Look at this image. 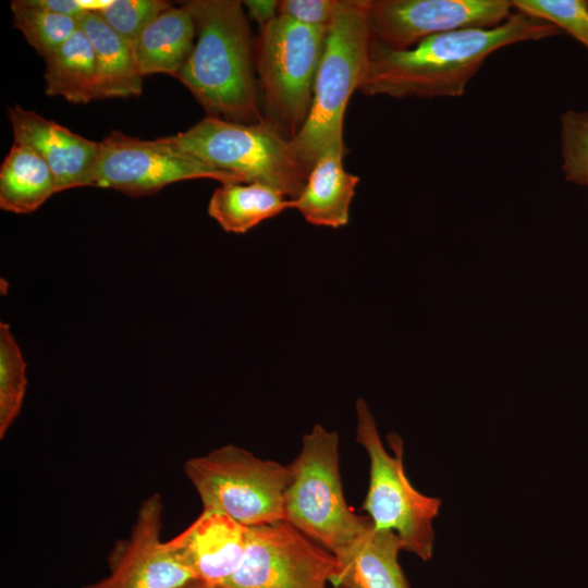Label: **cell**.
Segmentation results:
<instances>
[{
    "label": "cell",
    "instance_id": "4fadbf2b",
    "mask_svg": "<svg viewBox=\"0 0 588 588\" xmlns=\"http://www.w3.org/2000/svg\"><path fill=\"white\" fill-rule=\"evenodd\" d=\"M248 532L249 527L230 516L203 510L186 529L166 543L196 580L221 587L243 559Z\"/></svg>",
    "mask_w": 588,
    "mask_h": 588
},
{
    "label": "cell",
    "instance_id": "7a4b0ae2",
    "mask_svg": "<svg viewBox=\"0 0 588 588\" xmlns=\"http://www.w3.org/2000/svg\"><path fill=\"white\" fill-rule=\"evenodd\" d=\"M196 24V44L176 78L206 117L243 124L264 123L256 77V45L243 2H186Z\"/></svg>",
    "mask_w": 588,
    "mask_h": 588
},
{
    "label": "cell",
    "instance_id": "9c48e42d",
    "mask_svg": "<svg viewBox=\"0 0 588 588\" xmlns=\"http://www.w3.org/2000/svg\"><path fill=\"white\" fill-rule=\"evenodd\" d=\"M211 179L245 183L236 173L217 169L164 143L139 139L113 131L99 143L93 170L94 186L113 188L132 197L151 195L168 184Z\"/></svg>",
    "mask_w": 588,
    "mask_h": 588
},
{
    "label": "cell",
    "instance_id": "4316f807",
    "mask_svg": "<svg viewBox=\"0 0 588 588\" xmlns=\"http://www.w3.org/2000/svg\"><path fill=\"white\" fill-rule=\"evenodd\" d=\"M338 3L339 0H281L279 15L308 26L328 27Z\"/></svg>",
    "mask_w": 588,
    "mask_h": 588
},
{
    "label": "cell",
    "instance_id": "f546056e",
    "mask_svg": "<svg viewBox=\"0 0 588 588\" xmlns=\"http://www.w3.org/2000/svg\"><path fill=\"white\" fill-rule=\"evenodd\" d=\"M177 588H220V587H216V586H209V585H206L204 583H200L198 580H192V581H188Z\"/></svg>",
    "mask_w": 588,
    "mask_h": 588
},
{
    "label": "cell",
    "instance_id": "7c38bea8",
    "mask_svg": "<svg viewBox=\"0 0 588 588\" xmlns=\"http://www.w3.org/2000/svg\"><path fill=\"white\" fill-rule=\"evenodd\" d=\"M163 502L159 493L139 505L131 534L108 555L109 574L81 588H177L196 580L161 540Z\"/></svg>",
    "mask_w": 588,
    "mask_h": 588
},
{
    "label": "cell",
    "instance_id": "ac0fdd59",
    "mask_svg": "<svg viewBox=\"0 0 588 588\" xmlns=\"http://www.w3.org/2000/svg\"><path fill=\"white\" fill-rule=\"evenodd\" d=\"M397 535L371 524L340 567L334 586L346 588H409L399 562Z\"/></svg>",
    "mask_w": 588,
    "mask_h": 588
},
{
    "label": "cell",
    "instance_id": "cb8c5ba5",
    "mask_svg": "<svg viewBox=\"0 0 588 588\" xmlns=\"http://www.w3.org/2000/svg\"><path fill=\"white\" fill-rule=\"evenodd\" d=\"M560 120L564 176L588 187V110H566Z\"/></svg>",
    "mask_w": 588,
    "mask_h": 588
},
{
    "label": "cell",
    "instance_id": "7402d4cb",
    "mask_svg": "<svg viewBox=\"0 0 588 588\" xmlns=\"http://www.w3.org/2000/svg\"><path fill=\"white\" fill-rule=\"evenodd\" d=\"M11 10L14 27L44 59L79 29L77 19L46 10L34 0H14Z\"/></svg>",
    "mask_w": 588,
    "mask_h": 588
},
{
    "label": "cell",
    "instance_id": "ffe728a7",
    "mask_svg": "<svg viewBox=\"0 0 588 588\" xmlns=\"http://www.w3.org/2000/svg\"><path fill=\"white\" fill-rule=\"evenodd\" d=\"M292 208L282 192L259 183H223L208 204V215L226 232L246 233Z\"/></svg>",
    "mask_w": 588,
    "mask_h": 588
},
{
    "label": "cell",
    "instance_id": "5bb4252c",
    "mask_svg": "<svg viewBox=\"0 0 588 588\" xmlns=\"http://www.w3.org/2000/svg\"><path fill=\"white\" fill-rule=\"evenodd\" d=\"M13 142L34 149L51 169L58 192L94 186L93 170L99 143L20 106L9 107Z\"/></svg>",
    "mask_w": 588,
    "mask_h": 588
},
{
    "label": "cell",
    "instance_id": "44dd1931",
    "mask_svg": "<svg viewBox=\"0 0 588 588\" xmlns=\"http://www.w3.org/2000/svg\"><path fill=\"white\" fill-rule=\"evenodd\" d=\"M46 94L62 96L73 103L98 99V77L94 48L79 29L45 58Z\"/></svg>",
    "mask_w": 588,
    "mask_h": 588
},
{
    "label": "cell",
    "instance_id": "e0dca14e",
    "mask_svg": "<svg viewBox=\"0 0 588 588\" xmlns=\"http://www.w3.org/2000/svg\"><path fill=\"white\" fill-rule=\"evenodd\" d=\"M78 23L94 48L98 99L140 95L144 76L138 68L134 46L113 30L97 13H84Z\"/></svg>",
    "mask_w": 588,
    "mask_h": 588
},
{
    "label": "cell",
    "instance_id": "603a6c76",
    "mask_svg": "<svg viewBox=\"0 0 588 588\" xmlns=\"http://www.w3.org/2000/svg\"><path fill=\"white\" fill-rule=\"evenodd\" d=\"M26 363L11 333L10 326L0 322V438L15 421L26 392Z\"/></svg>",
    "mask_w": 588,
    "mask_h": 588
},
{
    "label": "cell",
    "instance_id": "277c9868",
    "mask_svg": "<svg viewBox=\"0 0 588 588\" xmlns=\"http://www.w3.org/2000/svg\"><path fill=\"white\" fill-rule=\"evenodd\" d=\"M284 519L314 540L342 565L372 524L347 505L340 475L339 434L321 425L305 433L290 464Z\"/></svg>",
    "mask_w": 588,
    "mask_h": 588
},
{
    "label": "cell",
    "instance_id": "d4e9b609",
    "mask_svg": "<svg viewBox=\"0 0 588 588\" xmlns=\"http://www.w3.org/2000/svg\"><path fill=\"white\" fill-rule=\"evenodd\" d=\"M514 10L553 24L588 50L587 0H513Z\"/></svg>",
    "mask_w": 588,
    "mask_h": 588
},
{
    "label": "cell",
    "instance_id": "6da1fadb",
    "mask_svg": "<svg viewBox=\"0 0 588 588\" xmlns=\"http://www.w3.org/2000/svg\"><path fill=\"white\" fill-rule=\"evenodd\" d=\"M561 33L553 24L515 10L495 27L436 35L404 50L389 49L371 39L358 90L393 98L460 97L493 52Z\"/></svg>",
    "mask_w": 588,
    "mask_h": 588
},
{
    "label": "cell",
    "instance_id": "5b68a950",
    "mask_svg": "<svg viewBox=\"0 0 588 588\" xmlns=\"http://www.w3.org/2000/svg\"><path fill=\"white\" fill-rule=\"evenodd\" d=\"M327 34L328 27L284 15L260 28L256 71L264 120L287 140L298 135L309 115Z\"/></svg>",
    "mask_w": 588,
    "mask_h": 588
},
{
    "label": "cell",
    "instance_id": "4dcf8cb0",
    "mask_svg": "<svg viewBox=\"0 0 588 588\" xmlns=\"http://www.w3.org/2000/svg\"><path fill=\"white\" fill-rule=\"evenodd\" d=\"M334 588H346V587H343V586H334Z\"/></svg>",
    "mask_w": 588,
    "mask_h": 588
},
{
    "label": "cell",
    "instance_id": "f1b7e54d",
    "mask_svg": "<svg viewBox=\"0 0 588 588\" xmlns=\"http://www.w3.org/2000/svg\"><path fill=\"white\" fill-rule=\"evenodd\" d=\"M34 2L46 10L77 20L87 12L77 0H34Z\"/></svg>",
    "mask_w": 588,
    "mask_h": 588
},
{
    "label": "cell",
    "instance_id": "8fae6325",
    "mask_svg": "<svg viewBox=\"0 0 588 588\" xmlns=\"http://www.w3.org/2000/svg\"><path fill=\"white\" fill-rule=\"evenodd\" d=\"M371 39L393 50L440 34L490 28L513 14L507 0H366Z\"/></svg>",
    "mask_w": 588,
    "mask_h": 588
},
{
    "label": "cell",
    "instance_id": "83f0119b",
    "mask_svg": "<svg viewBox=\"0 0 588 588\" xmlns=\"http://www.w3.org/2000/svg\"><path fill=\"white\" fill-rule=\"evenodd\" d=\"M243 5L247 9V15L256 21L260 25V28L279 15V1L246 0L243 1Z\"/></svg>",
    "mask_w": 588,
    "mask_h": 588
},
{
    "label": "cell",
    "instance_id": "d6986e66",
    "mask_svg": "<svg viewBox=\"0 0 588 588\" xmlns=\"http://www.w3.org/2000/svg\"><path fill=\"white\" fill-rule=\"evenodd\" d=\"M58 193L56 177L30 147L13 142L0 168V208L25 215Z\"/></svg>",
    "mask_w": 588,
    "mask_h": 588
},
{
    "label": "cell",
    "instance_id": "8992f818",
    "mask_svg": "<svg viewBox=\"0 0 588 588\" xmlns=\"http://www.w3.org/2000/svg\"><path fill=\"white\" fill-rule=\"evenodd\" d=\"M164 143L217 169L282 192L302 193L309 172L291 140L264 123L243 124L206 117L185 132L160 137Z\"/></svg>",
    "mask_w": 588,
    "mask_h": 588
},
{
    "label": "cell",
    "instance_id": "ba28073f",
    "mask_svg": "<svg viewBox=\"0 0 588 588\" xmlns=\"http://www.w3.org/2000/svg\"><path fill=\"white\" fill-rule=\"evenodd\" d=\"M184 473L197 491L203 510L223 513L246 527L284 519L290 465L226 444L187 460Z\"/></svg>",
    "mask_w": 588,
    "mask_h": 588
},
{
    "label": "cell",
    "instance_id": "52a82bcc",
    "mask_svg": "<svg viewBox=\"0 0 588 588\" xmlns=\"http://www.w3.org/2000/svg\"><path fill=\"white\" fill-rule=\"evenodd\" d=\"M356 441L369 457V485L364 510L377 529L391 530L400 538L403 550L422 561L432 558L433 519L441 500L419 492L407 478L403 465V441L394 432L387 439L391 454L383 445L365 400L356 402Z\"/></svg>",
    "mask_w": 588,
    "mask_h": 588
},
{
    "label": "cell",
    "instance_id": "30bf717a",
    "mask_svg": "<svg viewBox=\"0 0 588 588\" xmlns=\"http://www.w3.org/2000/svg\"><path fill=\"white\" fill-rule=\"evenodd\" d=\"M336 558L285 519L249 527L243 559L220 588H327Z\"/></svg>",
    "mask_w": 588,
    "mask_h": 588
},
{
    "label": "cell",
    "instance_id": "2e32d148",
    "mask_svg": "<svg viewBox=\"0 0 588 588\" xmlns=\"http://www.w3.org/2000/svg\"><path fill=\"white\" fill-rule=\"evenodd\" d=\"M195 36V20L186 2L161 12L134 44L142 75L161 73L176 77L194 49Z\"/></svg>",
    "mask_w": 588,
    "mask_h": 588
},
{
    "label": "cell",
    "instance_id": "1f68e13d",
    "mask_svg": "<svg viewBox=\"0 0 588 588\" xmlns=\"http://www.w3.org/2000/svg\"><path fill=\"white\" fill-rule=\"evenodd\" d=\"M588 2V1H587Z\"/></svg>",
    "mask_w": 588,
    "mask_h": 588
},
{
    "label": "cell",
    "instance_id": "9a60e30c",
    "mask_svg": "<svg viewBox=\"0 0 588 588\" xmlns=\"http://www.w3.org/2000/svg\"><path fill=\"white\" fill-rule=\"evenodd\" d=\"M347 149L332 148L311 168L302 193L291 199L292 208L317 226L338 229L348 223L350 207L359 176L347 172L343 159Z\"/></svg>",
    "mask_w": 588,
    "mask_h": 588
},
{
    "label": "cell",
    "instance_id": "3957f363",
    "mask_svg": "<svg viewBox=\"0 0 588 588\" xmlns=\"http://www.w3.org/2000/svg\"><path fill=\"white\" fill-rule=\"evenodd\" d=\"M370 44L366 0H339L328 26L309 115L291 142L308 172L328 150L346 149L345 111L365 74Z\"/></svg>",
    "mask_w": 588,
    "mask_h": 588
},
{
    "label": "cell",
    "instance_id": "484cf974",
    "mask_svg": "<svg viewBox=\"0 0 588 588\" xmlns=\"http://www.w3.org/2000/svg\"><path fill=\"white\" fill-rule=\"evenodd\" d=\"M172 4L163 0H111L97 14L133 46L144 28Z\"/></svg>",
    "mask_w": 588,
    "mask_h": 588
}]
</instances>
